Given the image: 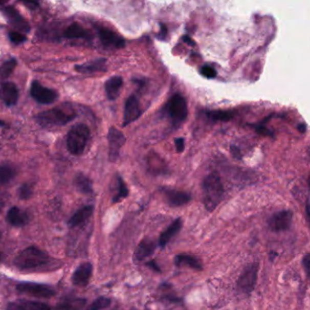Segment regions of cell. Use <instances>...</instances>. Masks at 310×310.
Wrapping results in <instances>:
<instances>
[{"label":"cell","mask_w":310,"mask_h":310,"mask_svg":"<svg viewBox=\"0 0 310 310\" xmlns=\"http://www.w3.org/2000/svg\"><path fill=\"white\" fill-rule=\"evenodd\" d=\"M110 306H111V299L105 297H101L92 303L86 310H103Z\"/></svg>","instance_id":"30"},{"label":"cell","mask_w":310,"mask_h":310,"mask_svg":"<svg viewBox=\"0 0 310 310\" xmlns=\"http://www.w3.org/2000/svg\"><path fill=\"white\" fill-rule=\"evenodd\" d=\"M183 226V222L182 219H175L173 223H171L170 226L168 227L167 230L163 231V233L160 236L159 244L162 248L167 245L168 243L170 242L175 235L177 234Z\"/></svg>","instance_id":"23"},{"label":"cell","mask_w":310,"mask_h":310,"mask_svg":"<svg viewBox=\"0 0 310 310\" xmlns=\"http://www.w3.org/2000/svg\"><path fill=\"white\" fill-rule=\"evenodd\" d=\"M201 74L203 76H205L206 78L211 79V78H214L217 76V72L215 70L214 68H211L210 65H204L201 69Z\"/></svg>","instance_id":"35"},{"label":"cell","mask_w":310,"mask_h":310,"mask_svg":"<svg viewBox=\"0 0 310 310\" xmlns=\"http://www.w3.org/2000/svg\"><path fill=\"white\" fill-rule=\"evenodd\" d=\"M75 186L80 192L84 194H90L93 191L91 181L87 176H85L83 173L76 175L75 178Z\"/></svg>","instance_id":"26"},{"label":"cell","mask_w":310,"mask_h":310,"mask_svg":"<svg viewBox=\"0 0 310 310\" xmlns=\"http://www.w3.org/2000/svg\"><path fill=\"white\" fill-rule=\"evenodd\" d=\"M30 95L41 104H50L56 102L58 98V94L55 90L46 87L37 81H34L31 84Z\"/></svg>","instance_id":"8"},{"label":"cell","mask_w":310,"mask_h":310,"mask_svg":"<svg viewBox=\"0 0 310 310\" xmlns=\"http://www.w3.org/2000/svg\"><path fill=\"white\" fill-rule=\"evenodd\" d=\"M7 220L14 227H23L28 224L29 218L27 212L20 210L17 207H12L7 214Z\"/></svg>","instance_id":"18"},{"label":"cell","mask_w":310,"mask_h":310,"mask_svg":"<svg viewBox=\"0 0 310 310\" xmlns=\"http://www.w3.org/2000/svg\"><path fill=\"white\" fill-rule=\"evenodd\" d=\"M16 291L22 294L29 295L39 298H52L56 294L52 286L39 283H19L16 285Z\"/></svg>","instance_id":"7"},{"label":"cell","mask_w":310,"mask_h":310,"mask_svg":"<svg viewBox=\"0 0 310 310\" xmlns=\"http://www.w3.org/2000/svg\"><path fill=\"white\" fill-rule=\"evenodd\" d=\"M32 186L28 183H25L22 186H20L18 190V197L21 200H28L32 196Z\"/></svg>","instance_id":"33"},{"label":"cell","mask_w":310,"mask_h":310,"mask_svg":"<svg viewBox=\"0 0 310 310\" xmlns=\"http://www.w3.org/2000/svg\"><path fill=\"white\" fill-rule=\"evenodd\" d=\"M163 193L166 203L171 207L183 206L191 200V195L187 192L172 189H163Z\"/></svg>","instance_id":"14"},{"label":"cell","mask_w":310,"mask_h":310,"mask_svg":"<svg viewBox=\"0 0 310 310\" xmlns=\"http://www.w3.org/2000/svg\"><path fill=\"white\" fill-rule=\"evenodd\" d=\"M183 40H184L186 43H188V44L194 46V42H193V41H192L190 37H188V36H184V37H183Z\"/></svg>","instance_id":"43"},{"label":"cell","mask_w":310,"mask_h":310,"mask_svg":"<svg viewBox=\"0 0 310 310\" xmlns=\"http://www.w3.org/2000/svg\"><path fill=\"white\" fill-rule=\"evenodd\" d=\"M108 145H109V158L112 162H116L119 157L121 149L125 143V136L123 132L116 127H111L108 131Z\"/></svg>","instance_id":"9"},{"label":"cell","mask_w":310,"mask_h":310,"mask_svg":"<svg viewBox=\"0 0 310 310\" xmlns=\"http://www.w3.org/2000/svg\"><path fill=\"white\" fill-rule=\"evenodd\" d=\"M117 181H118V191H117L118 192L113 198V203H119L121 200L126 198L128 194H129V191H128L127 187H126L125 183L123 182V180L121 177H118Z\"/></svg>","instance_id":"31"},{"label":"cell","mask_w":310,"mask_h":310,"mask_svg":"<svg viewBox=\"0 0 310 310\" xmlns=\"http://www.w3.org/2000/svg\"><path fill=\"white\" fill-rule=\"evenodd\" d=\"M174 262L177 266H188L196 271H201L203 269V265L200 259L191 255H177L175 257Z\"/></svg>","instance_id":"24"},{"label":"cell","mask_w":310,"mask_h":310,"mask_svg":"<svg viewBox=\"0 0 310 310\" xmlns=\"http://www.w3.org/2000/svg\"><path fill=\"white\" fill-rule=\"evenodd\" d=\"M146 265H147L148 267H150L151 269H152V270L156 271V272H161V270H160L159 266L157 265V263L155 262L154 260L149 261Z\"/></svg>","instance_id":"40"},{"label":"cell","mask_w":310,"mask_h":310,"mask_svg":"<svg viewBox=\"0 0 310 310\" xmlns=\"http://www.w3.org/2000/svg\"><path fill=\"white\" fill-rule=\"evenodd\" d=\"M231 152H232V154L234 155L235 157L240 158V153H239V149H238V148L234 147V146H231Z\"/></svg>","instance_id":"41"},{"label":"cell","mask_w":310,"mask_h":310,"mask_svg":"<svg viewBox=\"0 0 310 310\" xmlns=\"http://www.w3.org/2000/svg\"><path fill=\"white\" fill-rule=\"evenodd\" d=\"M86 300L84 298H70L60 302L56 310H82L85 306Z\"/></svg>","instance_id":"25"},{"label":"cell","mask_w":310,"mask_h":310,"mask_svg":"<svg viewBox=\"0 0 310 310\" xmlns=\"http://www.w3.org/2000/svg\"><path fill=\"white\" fill-rule=\"evenodd\" d=\"M175 148H176V151L177 152H183L184 151V147H185V142L183 138H178V139H175Z\"/></svg>","instance_id":"36"},{"label":"cell","mask_w":310,"mask_h":310,"mask_svg":"<svg viewBox=\"0 0 310 310\" xmlns=\"http://www.w3.org/2000/svg\"><path fill=\"white\" fill-rule=\"evenodd\" d=\"M16 176V169L10 164L0 165V185L11 182Z\"/></svg>","instance_id":"28"},{"label":"cell","mask_w":310,"mask_h":310,"mask_svg":"<svg viewBox=\"0 0 310 310\" xmlns=\"http://www.w3.org/2000/svg\"><path fill=\"white\" fill-rule=\"evenodd\" d=\"M93 274V265L90 262L82 263L77 267L72 276V282L77 286H85Z\"/></svg>","instance_id":"13"},{"label":"cell","mask_w":310,"mask_h":310,"mask_svg":"<svg viewBox=\"0 0 310 310\" xmlns=\"http://www.w3.org/2000/svg\"><path fill=\"white\" fill-rule=\"evenodd\" d=\"M16 59L8 60L4 64L0 67V76L1 78H8L12 74L14 69L16 68Z\"/></svg>","instance_id":"32"},{"label":"cell","mask_w":310,"mask_h":310,"mask_svg":"<svg viewBox=\"0 0 310 310\" xmlns=\"http://www.w3.org/2000/svg\"><path fill=\"white\" fill-rule=\"evenodd\" d=\"M139 100L135 96H131L125 102L123 112V126L135 122L141 116Z\"/></svg>","instance_id":"11"},{"label":"cell","mask_w":310,"mask_h":310,"mask_svg":"<svg viewBox=\"0 0 310 310\" xmlns=\"http://www.w3.org/2000/svg\"><path fill=\"white\" fill-rule=\"evenodd\" d=\"M123 86V78L121 76H113L106 81L104 89L108 99L114 101L120 95L121 88Z\"/></svg>","instance_id":"20"},{"label":"cell","mask_w":310,"mask_h":310,"mask_svg":"<svg viewBox=\"0 0 310 310\" xmlns=\"http://www.w3.org/2000/svg\"><path fill=\"white\" fill-rule=\"evenodd\" d=\"M7 310H51V308L45 303L19 299L9 303Z\"/></svg>","instance_id":"15"},{"label":"cell","mask_w":310,"mask_h":310,"mask_svg":"<svg viewBox=\"0 0 310 310\" xmlns=\"http://www.w3.org/2000/svg\"><path fill=\"white\" fill-rule=\"evenodd\" d=\"M224 189L219 174L212 172L204 180L203 186V203L209 211H214L223 200Z\"/></svg>","instance_id":"2"},{"label":"cell","mask_w":310,"mask_h":310,"mask_svg":"<svg viewBox=\"0 0 310 310\" xmlns=\"http://www.w3.org/2000/svg\"><path fill=\"white\" fill-rule=\"evenodd\" d=\"M166 112L171 119L181 123L187 118L188 106L186 100L179 94H176L166 104Z\"/></svg>","instance_id":"6"},{"label":"cell","mask_w":310,"mask_h":310,"mask_svg":"<svg viewBox=\"0 0 310 310\" xmlns=\"http://www.w3.org/2000/svg\"><path fill=\"white\" fill-rule=\"evenodd\" d=\"M25 4L28 6V8H36L38 7V3L36 2V0H22Z\"/></svg>","instance_id":"39"},{"label":"cell","mask_w":310,"mask_h":310,"mask_svg":"<svg viewBox=\"0 0 310 310\" xmlns=\"http://www.w3.org/2000/svg\"><path fill=\"white\" fill-rule=\"evenodd\" d=\"M0 127H7V123L2 120H0Z\"/></svg>","instance_id":"44"},{"label":"cell","mask_w":310,"mask_h":310,"mask_svg":"<svg viewBox=\"0 0 310 310\" xmlns=\"http://www.w3.org/2000/svg\"><path fill=\"white\" fill-rule=\"evenodd\" d=\"M3 257H4V255H3V253H1V252H0V261L3 259Z\"/></svg>","instance_id":"46"},{"label":"cell","mask_w":310,"mask_h":310,"mask_svg":"<svg viewBox=\"0 0 310 310\" xmlns=\"http://www.w3.org/2000/svg\"><path fill=\"white\" fill-rule=\"evenodd\" d=\"M8 1V0H0V6H1V5H4L5 3H7Z\"/></svg>","instance_id":"45"},{"label":"cell","mask_w":310,"mask_h":310,"mask_svg":"<svg viewBox=\"0 0 310 310\" xmlns=\"http://www.w3.org/2000/svg\"><path fill=\"white\" fill-rule=\"evenodd\" d=\"M207 116L214 122H228L233 119L234 113L224 110H213L207 113Z\"/></svg>","instance_id":"29"},{"label":"cell","mask_w":310,"mask_h":310,"mask_svg":"<svg viewBox=\"0 0 310 310\" xmlns=\"http://www.w3.org/2000/svg\"><path fill=\"white\" fill-rule=\"evenodd\" d=\"M309 185H310V179H309Z\"/></svg>","instance_id":"47"},{"label":"cell","mask_w":310,"mask_h":310,"mask_svg":"<svg viewBox=\"0 0 310 310\" xmlns=\"http://www.w3.org/2000/svg\"><path fill=\"white\" fill-rule=\"evenodd\" d=\"M9 38H10L12 43L16 45L21 44L27 40L26 36L22 33L17 32V31H13V32L9 33Z\"/></svg>","instance_id":"34"},{"label":"cell","mask_w":310,"mask_h":310,"mask_svg":"<svg viewBox=\"0 0 310 310\" xmlns=\"http://www.w3.org/2000/svg\"><path fill=\"white\" fill-rule=\"evenodd\" d=\"M105 63L106 60L104 58H98V59L93 60L87 62L85 64L76 65V70L82 74H93V73H98V72L105 71Z\"/></svg>","instance_id":"22"},{"label":"cell","mask_w":310,"mask_h":310,"mask_svg":"<svg viewBox=\"0 0 310 310\" xmlns=\"http://www.w3.org/2000/svg\"><path fill=\"white\" fill-rule=\"evenodd\" d=\"M15 266L21 271L36 272V271H49L55 265V259L36 247H28L16 255L14 259Z\"/></svg>","instance_id":"1"},{"label":"cell","mask_w":310,"mask_h":310,"mask_svg":"<svg viewBox=\"0 0 310 310\" xmlns=\"http://www.w3.org/2000/svg\"><path fill=\"white\" fill-rule=\"evenodd\" d=\"M19 97L18 88L12 82H3L0 84V100L7 106L16 105Z\"/></svg>","instance_id":"10"},{"label":"cell","mask_w":310,"mask_h":310,"mask_svg":"<svg viewBox=\"0 0 310 310\" xmlns=\"http://www.w3.org/2000/svg\"><path fill=\"white\" fill-rule=\"evenodd\" d=\"M75 117L76 114L74 112L56 107L37 114L36 121L43 127H54L65 125L73 121Z\"/></svg>","instance_id":"3"},{"label":"cell","mask_w":310,"mask_h":310,"mask_svg":"<svg viewBox=\"0 0 310 310\" xmlns=\"http://www.w3.org/2000/svg\"><path fill=\"white\" fill-rule=\"evenodd\" d=\"M64 36L67 38L75 39V38H87L89 36L87 31L82 28L80 25L72 24L64 31Z\"/></svg>","instance_id":"27"},{"label":"cell","mask_w":310,"mask_h":310,"mask_svg":"<svg viewBox=\"0 0 310 310\" xmlns=\"http://www.w3.org/2000/svg\"><path fill=\"white\" fill-rule=\"evenodd\" d=\"M4 11L8 20L12 23L13 26L17 30L23 31V32L29 31V25L25 21L22 16H20L19 13L17 12L15 8H6Z\"/></svg>","instance_id":"21"},{"label":"cell","mask_w":310,"mask_h":310,"mask_svg":"<svg viewBox=\"0 0 310 310\" xmlns=\"http://www.w3.org/2000/svg\"><path fill=\"white\" fill-rule=\"evenodd\" d=\"M99 37L102 43L107 47H114V48H121L125 46L124 40L117 36L116 33L113 32L111 30H108L105 28L100 29Z\"/></svg>","instance_id":"17"},{"label":"cell","mask_w":310,"mask_h":310,"mask_svg":"<svg viewBox=\"0 0 310 310\" xmlns=\"http://www.w3.org/2000/svg\"><path fill=\"white\" fill-rule=\"evenodd\" d=\"M303 266L304 269L306 271V274L308 276V278L310 280V254H306L304 258H303Z\"/></svg>","instance_id":"37"},{"label":"cell","mask_w":310,"mask_h":310,"mask_svg":"<svg viewBox=\"0 0 310 310\" xmlns=\"http://www.w3.org/2000/svg\"><path fill=\"white\" fill-rule=\"evenodd\" d=\"M256 130L258 131L259 135H262V136H271V131L269 130V129H267L266 127H264L262 125H258L256 128Z\"/></svg>","instance_id":"38"},{"label":"cell","mask_w":310,"mask_h":310,"mask_svg":"<svg viewBox=\"0 0 310 310\" xmlns=\"http://www.w3.org/2000/svg\"><path fill=\"white\" fill-rule=\"evenodd\" d=\"M94 212V207L84 206L76 211L68 220V226L70 228H76L81 226L87 220Z\"/></svg>","instance_id":"19"},{"label":"cell","mask_w":310,"mask_h":310,"mask_svg":"<svg viewBox=\"0 0 310 310\" xmlns=\"http://www.w3.org/2000/svg\"><path fill=\"white\" fill-rule=\"evenodd\" d=\"M155 251V243L150 239H144L139 243L134 254V260L141 262L145 258H149Z\"/></svg>","instance_id":"16"},{"label":"cell","mask_w":310,"mask_h":310,"mask_svg":"<svg viewBox=\"0 0 310 310\" xmlns=\"http://www.w3.org/2000/svg\"><path fill=\"white\" fill-rule=\"evenodd\" d=\"M90 137V131L86 124L78 123L70 129L67 137V147L73 155H81L84 152Z\"/></svg>","instance_id":"4"},{"label":"cell","mask_w":310,"mask_h":310,"mask_svg":"<svg viewBox=\"0 0 310 310\" xmlns=\"http://www.w3.org/2000/svg\"><path fill=\"white\" fill-rule=\"evenodd\" d=\"M292 223V212L290 211H279L275 213L269 220V227L271 231H286Z\"/></svg>","instance_id":"12"},{"label":"cell","mask_w":310,"mask_h":310,"mask_svg":"<svg viewBox=\"0 0 310 310\" xmlns=\"http://www.w3.org/2000/svg\"><path fill=\"white\" fill-rule=\"evenodd\" d=\"M258 263H251L244 269L239 276L237 286L244 294H250L254 291L258 279Z\"/></svg>","instance_id":"5"},{"label":"cell","mask_w":310,"mask_h":310,"mask_svg":"<svg viewBox=\"0 0 310 310\" xmlns=\"http://www.w3.org/2000/svg\"><path fill=\"white\" fill-rule=\"evenodd\" d=\"M298 131H300L301 134H304L306 131V125L304 123H300L298 126Z\"/></svg>","instance_id":"42"}]
</instances>
